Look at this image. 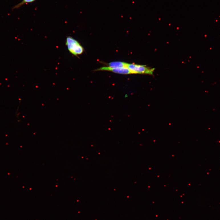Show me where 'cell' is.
I'll use <instances>...</instances> for the list:
<instances>
[{"instance_id": "cell-4", "label": "cell", "mask_w": 220, "mask_h": 220, "mask_svg": "<svg viewBox=\"0 0 220 220\" xmlns=\"http://www.w3.org/2000/svg\"><path fill=\"white\" fill-rule=\"evenodd\" d=\"M127 63L121 62H114L108 63L109 67L112 68L127 67Z\"/></svg>"}, {"instance_id": "cell-5", "label": "cell", "mask_w": 220, "mask_h": 220, "mask_svg": "<svg viewBox=\"0 0 220 220\" xmlns=\"http://www.w3.org/2000/svg\"><path fill=\"white\" fill-rule=\"evenodd\" d=\"M36 1V0H23L22 2L19 3L18 5H16L13 8L12 10L18 9L25 5V4L32 3L35 2Z\"/></svg>"}, {"instance_id": "cell-3", "label": "cell", "mask_w": 220, "mask_h": 220, "mask_svg": "<svg viewBox=\"0 0 220 220\" xmlns=\"http://www.w3.org/2000/svg\"><path fill=\"white\" fill-rule=\"evenodd\" d=\"M96 70L109 71L115 73L123 74H134L133 71L127 67L112 68L109 66L103 67L97 69Z\"/></svg>"}, {"instance_id": "cell-2", "label": "cell", "mask_w": 220, "mask_h": 220, "mask_svg": "<svg viewBox=\"0 0 220 220\" xmlns=\"http://www.w3.org/2000/svg\"><path fill=\"white\" fill-rule=\"evenodd\" d=\"M127 68L133 71L134 74L153 75L155 70L146 66L127 63Z\"/></svg>"}, {"instance_id": "cell-1", "label": "cell", "mask_w": 220, "mask_h": 220, "mask_svg": "<svg viewBox=\"0 0 220 220\" xmlns=\"http://www.w3.org/2000/svg\"><path fill=\"white\" fill-rule=\"evenodd\" d=\"M66 44L69 51L74 56H78L83 52V46L72 37L70 36L67 37Z\"/></svg>"}]
</instances>
